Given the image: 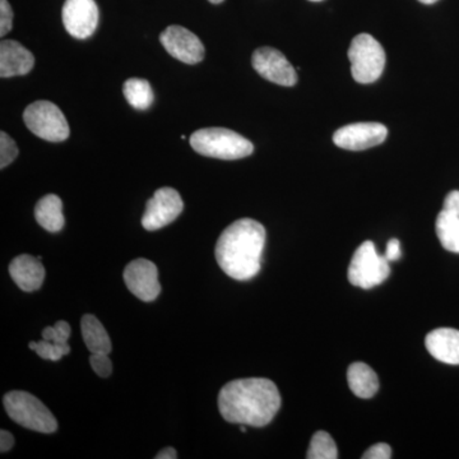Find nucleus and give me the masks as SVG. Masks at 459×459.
Wrapping results in <instances>:
<instances>
[{"label": "nucleus", "instance_id": "6", "mask_svg": "<svg viewBox=\"0 0 459 459\" xmlns=\"http://www.w3.org/2000/svg\"><path fill=\"white\" fill-rule=\"evenodd\" d=\"M391 273L389 262L379 255L373 241H365L356 250L349 267V281L353 286L369 290L385 282Z\"/></svg>", "mask_w": 459, "mask_h": 459}, {"label": "nucleus", "instance_id": "2", "mask_svg": "<svg viewBox=\"0 0 459 459\" xmlns=\"http://www.w3.org/2000/svg\"><path fill=\"white\" fill-rule=\"evenodd\" d=\"M265 229L252 219L238 220L223 230L216 244V259L231 279L252 280L262 267Z\"/></svg>", "mask_w": 459, "mask_h": 459}, {"label": "nucleus", "instance_id": "23", "mask_svg": "<svg viewBox=\"0 0 459 459\" xmlns=\"http://www.w3.org/2000/svg\"><path fill=\"white\" fill-rule=\"evenodd\" d=\"M29 346L40 358L50 361L60 360L63 356L69 355L71 352V346L68 343H56L53 341L42 340L40 342H30Z\"/></svg>", "mask_w": 459, "mask_h": 459}, {"label": "nucleus", "instance_id": "29", "mask_svg": "<svg viewBox=\"0 0 459 459\" xmlns=\"http://www.w3.org/2000/svg\"><path fill=\"white\" fill-rule=\"evenodd\" d=\"M443 211L459 216V190H453L446 195Z\"/></svg>", "mask_w": 459, "mask_h": 459}, {"label": "nucleus", "instance_id": "12", "mask_svg": "<svg viewBox=\"0 0 459 459\" xmlns=\"http://www.w3.org/2000/svg\"><path fill=\"white\" fill-rule=\"evenodd\" d=\"M63 23L74 38L80 40L91 38L99 26V7L95 0H65Z\"/></svg>", "mask_w": 459, "mask_h": 459}, {"label": "nucleus", "instance_id": "1", "mask_svg": "<svg viewBox=\"0 0 459 459\" xmlns=\"http://www.w3.org/2000/svg\"><path fill=\"white\" fill-rule=\"evenodd\" d=\"M281 394L270 379L247 377L229 382L219 394V410L231 424L262 428L279 412Z\"/></svg>", "mask_w": 459, "mask_h": 459}, {"label": "nucleus", "instance_id": "9", "mask_svg": "<svg viewBox=\"0 0 459 459\" xmlns=\"http://www.w3.org/2000/svg\"><path fill=\"white\" fill-rule=\"evenodd\" d=\"M253 68L263 78L280 86L291 87L298 82L294 66L281 51L273 48L256 49L252 57Z\"/></svg>", "mask_w": 459, "mask_h": 459}, {"label": "nucleus", "instance_id": "21", "mask_svg": "<svg viewBox=\"0 0 459 459\" xmlns=\"http://www.w3.org/2000/svg\"><path fill=\"white\" fill-rule=\"evenodd\" d=\"M124 96L126 101L137 110H146L152 105L153 91L151 89V84L146 80L141 78H131L124 83Z\"/></svg>", "mask_w": 459, "mask_h": 459}, {"label": "nucleus", "instance_id": "17", "mask_svg": "<svg viewBox=\"0 0 459 459\" xmlns=\"http://www.w3.org/2000/svg\"><path fill=\"white\" fill-rule=\"evenodd\" d=\"M347 380L353 394L364 400L374 397L379 389V379L376 371L364 362H353L350 365Z\"/></svg>", "mask_w": 459, "mask_h": 459}, {"label": "nucleus", "instance_id": "32", "mask_svg": "<svg viewBox=\"0 0 459 459\" xmlns=\"http://www.w3.org/2000/svg\"><path fill=\"white\" fill-rule=\"evenodd\" d=\"M156 459H177L178 458V452L175 451L174 448H171V446H168V448L162 449V451H160L157 453V455L155 457Z\"/></svg>", "mask_w": 459, "mask_h": 459}, {"label": "nucleus", "instance_id": "7", "mask_svg": "<svg viewBox=\"0 0 459 459\" xmlns=\"http://www.w3.org/2000/svg\"><path fill=\"white\" fill-rule=\"evenodd\" d=\"M27 128L48 142L68 140L69 126L65 114L50 101H36L26 108L23 113Z\"/></svg>", "mask_w": 459, "mask_h": 459}, {"label": "nucleus", "instance_id": "8", "mask_svg": "<svg viewBox=\"0 0 459 459\" xmlns=\"http://www.w3.org/2000/svg\"><path fill=\"white\" fill-rule=\"evenodd\" d=\"M183 210V199L178 190L169 186L157 189L153 197L147 202L142 226L148 231H156L174 222Z\"/></svg>", "mask_w": 459, "mask_h": 459}, {"label": "nucleus", "instance_id": "24", "mask_svg": "<svg viewBox=\"0 0 459 459\" xmlns=\"http://www.w3.org/2000/svg\"><path fill=\"white\" fill-rule=\"evenodd\" d=\"M18 156L16 142L12 140L5 132L0 133V169L11 165Z\"/></svg>", "mask_w": 459, "mask_h": 459}, {"label": "nucleus", "instance_id": "11", "mask_svg": "<svg viewBox=\"0 0 459 459\" xmlns=\"http://www.w3.org/2000/svg\"><path fill=\"white\" fill-rule=\"evenodd\" d=\"M160 41L172 57L186 65H197L204 60V44L195 33L184 27L169 26L160 35Z\"/></svg>", "mask_w": 459, "mask_h": 459}, {"label": "nucleus", "instance_id": "15", "mask_svg": "<svg viewBox=\"0 0 459 459\" xmlns=\"http://www.w3.org/2000/svg\"><path fill=\"white\" fill-rule=\"evenodd\" d=\"M9 273L22 291L32 292L40 289L47 272H45L40 259L22 255L16 256L11 262Z\"/></svg>", "mask_w": 459, "mask_h": 459}, {"label": "nucleus", "instance_id": "31", "mask_svg": "<svg viewBox=\"0 0 459 459\" xmlns=\"http://www.w3.org/2000/svg\"><path fill=\"white\" fill-rule=\"evenodd\" d=\"M14 446V437L13 435L9 433V431L2 430L0 431V452L5 453L11 451Z\"/></svg>", "mask_w": 459, "mask_h": 459}, {"label": "nucleus", "instance_id": "27", "mask_svg": "<svg viewBox=\"0 0 459 459\" xmlns=\"http://www.w3.org/2000/svg\"><path fill=\"white\" fill-rule=\"evenodd\" d=\"M13 26V9L8 0H0V36H5Z\"/></svg>", "mask_w": 459, "mask_h": 459}, {"label": "nucleus", "instance_id": "4", "mask_svg": "<svg viewBox=\"0 0 459 459\" xmlns=\"http://www.w3.org/2000/svg\"><path fill=\"white\" fill-rule=\"evenodd\" d=\"M3 403L9 418L21 427L44 434L56 431V419L35 395L23 391H12L4 395Z\"/></svg>", "mask_w": 459, "mask_h": 459}, {"label": "nucleus", "instance_id": "26", "mask_svg": "<svg viewBox=\"0 0 459 459\" xmlns=\"http://www.w3.org/2000/svg\"><path fill=\"white\" fill-rule=\"evenodd\" d=\"M90 364L99 377H108L113 373V362L108 359V353H92Z\"/></svg>", "mask_w": 459, "mask_h": 459}, {"label": "nucleus", "instance_id": "16", "mask_svg": "<svg viewBox=\"0 0 459 459\" xmlns=\"http://www.w3.org/2000/svg\"><path fill=\"white\" fill-rule=\"evenodd\" d=\"M428 351L437 360L449 365H459V331L453 328H437L428 334Z\"/></svg>", "mask_w": 459, "mask_h": 459}, {"label": "nucleus", "instance_id": "30", "mask_svg": "<svg viewBox=\"0 0 459 459\" xmlns=\"http://www.w3.org/2000/svg\"><path fill=\"white\" fill-rule=\"evenodd\" d=\"M385 256L388 262L398 261V259L401 258L402 250L400 240H397V238H391V240L388 241V244H386Z\"/></svg>", "mask_w": 459, "mask_h": 459}, {"label": "nucleus", "instance_id": "35", "mask_svg": "<svg viewBox=\"0 0 459 459\" xmlns=\"http://www.w3.org/2000/svg\"><path fill=\"white\" fill-rule=\"evenodd\" d=\"M310 2H322V0H310Z\"/></svg>", "mask_w": 459, "mask_h": 459}, {"label": "nucleus", "instance_id": "25", "mask_svg": "<svg viewBox=\"0 0 459 459\" xmlns=\"http://www.w3.org/2000/svg\"><path fill=\"white\" fill-rule=\"evenodd\" d=\"M71 325L65 320H59L53 327H47L42 331V340L66 344L68 338L71 337Z\"/></svg>", "mask_w": 459, "mask_h": 459}, {"label": "nucleus", "instance_id": "3", "mask_svg": "<svg viewBox=\"0 0 459 459\" xmlns=\"http://www.w3.org/2000/svg\"><path fill=\"white\" fill-rule=\"evenodd\" d=\"M190 146L199 155L220 160H238L255 151L252 142L226 128H204L190 135Z\"/></svg>", "mask_w": 459, "mask_h": 459}, {"label": "nucleus", "instance_id": "14", "mask_svg": "<svg viewBox=\"0 0 459 459\" xmlns=\"http://www.w3.org/2000/svg\"><path fill=\"white\" fill-rule=\"evenodd\" d=\"M35 65V56L31 51L14 40L2 41L0 44V77L11 78L25 75Z\"/></svg>", "mask_w": 459, "mask_h": 459}, {"label": "nucleus", "instance_id": "28", "mask_svg": "<svg viewBox=\"0 0 459 459\" xmlns=\"http://www.w3.org/2000/svg\"><path fill=\"white\" fill-rule=\"evenodd\" d=\"M362 459H389L392 458V448L385 443H377L376 446H370L364 455Z\"/></svg>", "mask_w": 459, "mask_h": 459}, {"label": "nucleus", "instance_id": "22", "mask_svg": "<svg viewBox=\"0 0 459 459\" xmlns=\"http://www.w3.org/2000/svg\"><path fill=\"white\" fill-rule=\"evenodd\" d=\"M337 446L327 431H316L310 442L307 459H336Z\"/></svg>", "mask_w": 459, "mask_h": 459}, {"label": "nucleus", "instance_id": "33", "mask_svg": "<svg viewBox=\"0 0 459 459\" xmlns=\"http://www.w3.org/2000/svg\"><path fill=\"white\" fill-rule=\"evenodd\" d=\"M420 3H424V4H434L437 0H419Z\"/></svg>", "mask_w": 459, "mask_h": 459}, {"label": "nucleus", "instance_id": "20", "mask_svg": "<svg viewBox=\"0 0 459 459\" xmlns=\"http://www.w3.org/2000/svg\"><path fill=\"white\" fill-rule=\"evenodd\" d=\"M437 235L444 249L459 255V216L442 211L437 219Z\"/></svg>", "mask_w": 459, "mask_h": 459}, {"label": "nucleus", "instance_id": "5", "mask_svg": "<svg viewBox=\"0 0 459 459\" xmlns=\"http://www.w3.org/2000/svg\"><path fill=\"white\" fill-rule=\"evenodd\" d=\"M349 57L352 77L356 82H376L385 71V51L369 33H360L353 39Z\"/></svg>", "mask_w": 459, "mask_h": 459}, {"label": "nucleus", "instance_id": "10", "mask_svg": "<svg viewBox=\"0 0 459 459\" xmlns=\"http://www.w3.org/2000/svg\"><path fill=\"white\" fill-rule=\"evenodd\" d=\"M124 282L133 295L142 301H153L161 292L159 270L155 263L138 258L129 263L124 271Z\"/></svg>", "mask_w": 459, "mask_h": 459}, {"label": "nucleus", "instance_id": "13", "mask_svg": "<svg viewBox=\"0 0 459 459\" xmlns=\"http://www.w3.org/2000/svg\"><path fill=\"white\" fill-rule=\"evenodd\" d=\"M388 131L380 123H355L342 126L333 134L337 147L349 151H362L376 147L386 140Z\"/></svg>", "mask_w": 459, "mask_h": 459}, {"label": "nucleus", "instance_id": "19", "mask_svg": "<svg viewBox=\"0 0 459 459\" xmlns=\"http://www.w3.org/2000/svg\"><path fill=\"white\" fill-rule=\"evenodd\" d=\"M84 344L92 353H110L111 341L107 329L95 316L86 314L81 320Z\"/></svg>", "mask_w": 459, "mask_h": 459}, {"label": "nucleus", "instance_id": "34", "mask_svg": "<svg viewBox=\"0 0 459 459\" xmlns=\"http://www.w3.org/2000/svg\"><path fill=\"white\" fill-rule=\"evenodd\" d=\"M208 2L212 3V4H220L223 0H208Z\"/></svg>", "mask_w": 459, "mask_h": 459}, {"label": "nucleus", "instance_id": "18", "mask_svg": "<svg viewBox=\"0 0 459 459\" xmlns=\"http://www.w3.org/2000/svg\"><path fill=\"white\" fill-rule=\"evenodd\" d=\"M36 221L49 232H59L65 228L62 199L56 195H48L35 207Z\"/></svg>", "mask_w": 459, "mask_h": 459}]
</instances>
